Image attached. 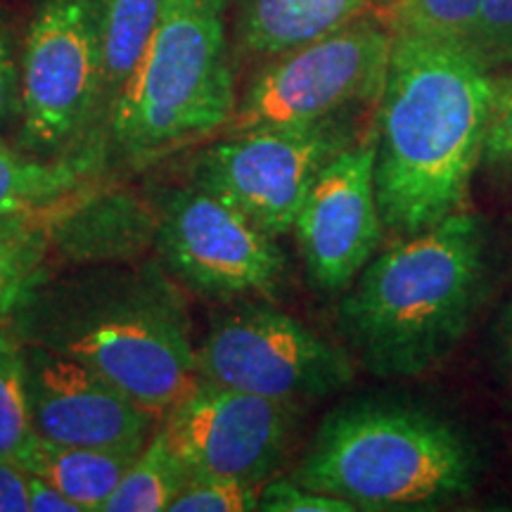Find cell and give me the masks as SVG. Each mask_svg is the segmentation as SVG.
Segmentation results:
<instances>
[{
    "label": "cell",
    "instance_id": "obj_1",
    "mask_svg": "<svg viewBox=\"0 0 512 512\" xmlns=\"http://www.w3.org/2000/svg\"><path fill=\"white\" fill-rule=\"evenodd\" d=\"M494 69L465 43L394 34L375 126V195L389 233L465 209L484 157Z\"/></svg>",
    "mask_w": 512,
    "mask_h": 512
},
{
    "label": "cell",
    "instance_id": "obj_2",
    "mask_svg": "<svg viewBox=\"0 0 512 512\" xmlns=\"http://www.w3.org/2000/svg\"><path fill=\"white\" fill-rule=\"evenodd\" d=\"M190 328L176 280L133 261L46 273L10 318L19 342L74 358L157 418L200 377Z\"/></svg>",
    "mask_w": 512,
    "mask_h": 512
},
{
    "label": "cell",
    "instance_id": "obj_3",
    "mask_svg": "<svg viewBox=\"0 0 512 512\" xmlns=\"http://www.w3.org/2000/svg\"><path fill=\"white\" fill-rule=\"evenodd\" d=\"M489 264V228L465 209L373 256L339 304L358 363L382 380L437 370L484 302Z\"/></svg>",
    "mask_w": 512,
    "mask_h": 512
},
{
    "label": "cell",
    "instance_id": "obj_4",
    "mask_svg": "<svg viewBox=\"0 0 512 512\" xmlns=\"http://www.w3.org/2000/svg\"><path fill=\"white\" fill-rule=\"evenodd\" d=\"M479 465L475 444L444 415L358 399L320 422L290 477L356 510H434L470 494Z\"/></svg>",
    "mask_w": 512,
    "mask_h": 512
},
{
    "label": "cell",
    "instance_id": "obj_5",
    "mask_svg": "<svg viewBox=\"0 0 512 512\" xmlns=\"http://www.w3.org/2000/svg\"><path fill=\"white\" fill-rule=\"evenodd\" d=\"M230 0H164L150 41L107 114L126 162H150L228 126L238 105Z\"/></svg>",
    "mask_w": 512,
    "mask_h": 512
},
{
    "label": "cell",
    "instance_id": "obj_6",
    "mask_svg": "<svg viewBox=\"0 0 512 512\" xmlns=\"http://www.w3.org/2000/svg\"><path fill=\"white\" fill-rule=\"evenodd\" d=\"M19 150L41 159L100 147L107 126L105 0H41L19 57Z\"/></svg>",
    "mask_w": 512,
    "mask_h": 512
},
{
    "label": "cell",
    "instance_id": "obj_7",
    "mask_svg": "<svg viewBox=\"0 0 512 512\" xmlns=\"http://www.w3.org/2000/svg\"><path fill=\"white\" fill-rule=\"evenodd\" d=\"M394 31L375 17H358L316 41L268 57L238 98L230 133L302 126L347 114L377 100L392 53Z\"/></svg>",
    "mask_w": 512,
    "mask_h": 512
},
{
    "label": "cell",
    "instance_id": "obj_8",
    "mask_svg": "<svg viewBox=\"0 0 512 512\" xmlns=\"http://www.w3.org/2000/svg\"><path fill=\"white\" fill-rule=\"evenodd\" d=\"M204 380L275 401H320L351 384L354 356L268 304L223 311L197 347Z\"/></svg>",
    "mask_w": 512,
    "mask_h": 512
},
{
    "label": "cell",
    "instance_id": "obj_9",
    "mask_svg": "<svg viewBox=\"0 0 512 512\" xmlns=\"http://www.w3.org/2000/svg\"><path fill=\"white\" fill-rule=\"evenodd\" d=\"M356 143L347 114L302 126L230 133L192 166V183L240 209L266 233H292L313 181Z\"/></svg>",
    "mask_w": 512,
    "mask_h": 512
},
{
    "label": "cell",
    "instance_id": "obj_10",
    "mask_svg": "<svg viewBox=\"0 0 512 512\" xmlns=\"http://www.w3.org/2000/svg\"><path fill=\"white\" fill-rule=\"evenodd\" d=\"M155 247L166 275L204 297H275L290 280L278 238L197 183L159 204Z\"/></svg>",
    "mask_w": 512,
    "mask_h": 512
},
{
    "label": "cell",
    "instance_id": "obj_11",
    "mask_svg": "<svg viewBox=\"0 0 512 512\" xmlns=\"http://www.w3.org/2000/svg\"><path fill=\"white\" fill-rule=\"evenodd\" d=\"M302 408L197 377L162 430L192 475L264 484L285 463Z\"/></svg>",
    "mask_w": 512,
    "mask_h": 512
},
{
    "label": "cell",
    "instance_id": "obj_12",
    "mask_svg": "<svg viewBox=\"0 0 512 512\" xmlns=\"http://www.w3.org/2000/svg\"><path fill=\"white\" fill-rule=\"evenodd\" d=\"M375 195V131L342 150L313 181L294 238L318 290L344 292L382 242Z\"/></svg>",
    "mask_w": 512,
    "mask_h": 512
},
{
    "label": "cell",
    "instance_id": "obj_13",
    "mask_svg": "<svg viewBox=\"0 0 512 512\" xmlns=\"http://www.w3.org/2000/svg\"><path fill=\"white\" fill-rule=\"evenodd\" d=\"M31 430L64 446L140 453L157 415L83 363L24 344Z\"/></svg>",
    "mask_w": 512,
    "mask_h": 512
},
{
    "label": "cell",
    "instance_id": "obj_14",
    "mask_svg": "<svg viewBox=\"0 0 512 512\" xmlns=\"http://www.w3.org/2000/svg\"><path fill=\"white\" fill-rule=\"evenodd\" d=\"M50 249L76 266L126 264L155 245L159 209L133 192L110 190L48 216Z\"/></svg>",
    "mask_w": 512,
    "mask_h": 512
},
{
    "label": "cell",
    "instance_id": "obj_15",
    "mask_svg": "<svg viewBox=\"0 0 512 512\" xmlns=\"http://www.w3.org/2000/svg\"><path fill=\"white\" fill-rule=\"evenodd\" d=\"M375 0H235L238 43L259 57L283 55L363 17Z\"/></svg>",
    "mask_w": 512,
    "mask_h": 512
},
{
    "label": "cell",
    "instance_id": "obj_16",
    "mask_svg": "<svg viewBox=\"0 0 512 512\" xmlns=\"http://www.w3.org/2000/svg\"><path fill=\"white\" fill-rule=\"evenodd\" d=\"M136 456L138 453L55 444L31 432L15 460L31 475L60 489L69 501L79 505L81 512H102Z\"/></svg>",
    "mask_w": 512,
    "mask_h": 512
},
{
    "label": "cell",
    "instance_id": "obj_17",
    "mask_svg": "<svg viewBox=\"0 0 512 512\" xmlns=\"http://www.w3.org/2000/svg\"><path fill=\"white\" fill-rule=\"evenodd\" d=\"M98 164V147L74 157L41 159L19 147L12 150L0 138V216L46 214L79 195Z\"/></svg>",
    "mask_w": 512,
    "mask_h": 512
},
{
    "label": "cell",
    "instance_id": "obj_18",
    "mask_svg": "<svg viewBox=\"0 0 512 512\" xmlns=\"http://www.w3.org/2000/svg\"><path fill=\"white\" fill-rule=\"evenodd\" d=\"M192 479L190 467L169 444L162 427L128 465L117 489L107 498L102 512H162L169 510Z\"/></svg>",
    "mask_w": 512,
    "mask_h": 512
},
{
    "label": "cell",
    "instance_id": "obj_19",
    "mask_svg": "<svg viewBox=\"0 0 512 512\" xmlns=\"http://www.w3.org/2000/svg\"><path fill=\"white\" fill-rule=\"evenodd\" d=\"M50 254L43 214L0 216V325L8 323L27 292L46 275Z\"/></svg>",
    "mask_w": 512,
    "mask_h": 512
},
{
    "label": "cell",
    "instance_id": "obj_20",
    "mask_svg": "<svg viewBox=\"0 0 512 512\" xmlns=\"http://www.w3.org/2000/svg\"><path fill=\"white\" fill-rule=\"evenodd\" d=\"M164 0H105L107 114L150 41Z\"/></svg>",
    "mask_w": 512,
    "mask_h": 512
},
{
    "label": "cell",
    "instance_id": "obj_21",
    "mask_svg": "<svg viewBox=\"0 0 512 512\" xmlns=\"http://www.w3.org/2000/svg\"><path fill=\"white\" fill-rule=\"evenodd\" d=\"M486 0H392L387 27L394 34H420L470 46Z\"/></svg>",
    "mask_w": 512,
    "mask_h": 512
},
{
    "label": "cell",
    "instance_id": "obj_22",
    "mask_svg": "<svg viewBox=\"0 0 512 512\" xmlns=\"http://www.w3.org/2000/svg\"><path fill=\"white\" fill-rule=\"evenodd\" d=\"M24 344L10 325H0V456L15 458L31 437Z\"/></svg>",
    "mask_w": 512,
    "mask_h": 512
},
{
    "label": "cell",
    "instance_id": "obj_23",
    "mask_svg": "<svg viewBox=\"0 0 512 512\" xmlns=\"http://www.w3.org/2000/svg\"><path fill=\"white\" fill-rule=\"evenodd\" d=\"M261 484L192 475L169 512H252L259 510Z\"/></svg>",
    "mask_w": 512,
    "mask_h": 512
},
{
    "label": "cell",
    "instance_id": "obj_24",
    "mask_svg": "<svg viewBox=\"0 0 512 512\" xmlns=\"http://www.w3.org/2000/svg\"><path fill=\"white\" fill-rule=\"evenodd\" d=\"M259 510L264 512H358L354 503L339 496L313 491L292 477L268 479L261 484Z\"/></svg>",
    "mask_w": 512,
    "mask_h": 512
},
{
    "label": "cell",
    "instance_id": "obj_25",
    "mask_svg": "<svg viewBox=\"0 0 512 512\" xmlns=\"http://www.w3.org/2000/svg\"><path fill=\"white\" fill-rule=\"evenodd\" d=\"M470 48L491 69L512 67V0H486Z\"/></svg>",
    "mask_w": 512,
    "mask_h": 512
},
{
    "label": "cell",
    "instance_id": "obj_26",
    "mask_svg": "<svg viewBox=\"0 0 512 512\" xmlns=\"http://www.w3.org/2000/svg\"><path fill=\"white\" fill-rule=\"evenodd\" d=\"M482 162L512 166V69L494 74L489 128H486Z\"/></svg>",
    "mask_w": 512,
    "mask_h": 512
},
{
    "label": "cell",
    "instance_id": "obj_27",
    "mask_svg": "<svg viewBox=\"0 0 512 512\" xmlns=\"http://www.w3.org/2000/svg\"><path fill=\"white\" fill-rule=\"evenodd\" d=\"M15 119H19V62L8 24L0 17V138Z\"/></svg>",
    "mask_w": 512,
    "mask_h": 512
},
{
    "label": "cell",
    "instance_id": "obj_28",
    "mask_svg": "<svg viewBox=\"0 0 512 512\" xmlns=\"http://www.w3.org/2000/svg\"><path fill=\"white\" fill-rule=\"evenodd\" d=\"M0 512H29V475L8 456H0Z\"/></svg>",
    "mask_w": 512,
    "mask_h": 512
},
{
    "label": "cell",
    "instance_id": "obj_29",
    "mask_svg": "<svg viewBox=\"0 0 512 512\" xmlns=\"http://www.w3.org/2000/svg\"><path fill=\"white\" fill-rule=\"evenodd\" d=\"M29 475V512H81L79 505L69 501L60 489L48 484L46 479Z\"/></svg>",
    "mask_w": 512,
    "mask_h": 512
},
{
    "label": "cell",
    "instance_id": "obj_30",
    "mask_svg": "<svg viewBox=\"0 0 512 512\" xmlns=\"http://www.w3.org/2000/svg\"><path fill=\"white\" fill-rule=\"evenodd\" d=\"M494 344H496V358L498 366L503 373L512 380V294L503 309L498 311L496 325H494Z\"/></svg>",
    "mask_w": 512,
    "mask_h": 512
}]
</instances>
